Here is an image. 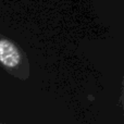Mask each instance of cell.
Instances as JSON below:
<instances>
[{
  "instance_id": "6da1fadb",
  "label": "cell",
  "mask_w": 124,
  "mask_h": 124,
  "mask_svg": "<svg viewBox=\"0 0 124 124\" xmlns=\"http://www.w3.org/2000/svg\"><path fill=\"white\" fill-rule=\"evenodd\" d=\"M0 65L9 75L26 81L31 68L27 54L23 49L6 35L0 34Z\"/></svg>"
},
{
  "instance_id": "7a4b0ae2",
  "label": "cell",
  "mask_w": 124,
  "mask_h": 124,
  "mask_svg": "<svg viewBox=\"0 0 124 124\" xmlns=\"http://www.w3.org/2000/svg\"><path fill=\"white\" fill-rule=\"evenodd\" d=\"M0 124H6V123H2V122H0Z\"/></svg>"
}]
</instances>
